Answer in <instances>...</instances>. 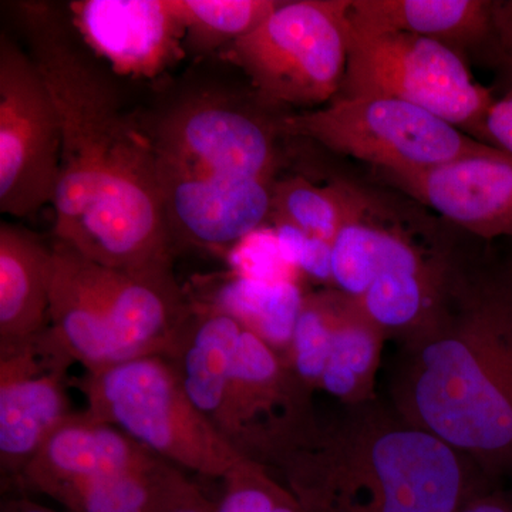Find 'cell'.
<instances>
[{"label":"cell","mask_w":512,"mask_h":512,"mask_svg":"<svg viewBox=\"0 0 512 512\" xmlns=\"http://www.w3.org/2000/svg\"><path fill=\"white\" fill-rule=\"evenodd\" d=\"M457 512H512V500L497 491L483 490L468 498Z\"/></svg>","instance_id":"30"},{"label":"cell","mask_w":512,"mask_h":512,"mask_svg":"<svg viewBox=\"0 0 512 512\" xmlns=\"http://www.w3.org/2000/svg\"><path fill=\"white\" fill-rule=\"evenodd\" d=\"M494 56L505 92L512 90V0H493Z\"/></svg>","instance_id":"27"},{"label":"cell","mask_w":512,"mask_h":512,"mask_svg":"<svg viewBox=\"0 0 512 512\" xmlns=\"http://www.w3.org/2000/svg\"><path fill=\"white\" fill-rule=\"evenodd\" d=\"M511 245H512V241H511ZM507 264L510 265L511 269H512V252H511L510 258L507 259Z\"/></svg>","instance_id":"32"},{"label":"cell","mask_w":512,"mask_h":512,"mask_svg":"<svg viewBox=\"0 0 512 512\" xmlns=\"http://www.w3.org/2000/svg\"><path fill=\"white\" fill-rule=\"evenodd\" d=\"M363 191L350 184L320 185L302 177L274 183V222H285L312 237L333 242L362 200Z\"/></svg>","instance_id":"23"},{"label":"cell","mask_w":512,"mask_h":512,"mask_svg":"<svg viewBox=\"0 0 512 512\" xmlns=\"http://www.w3.org/2000/svg\"><path fill=\"white\" fill-rule=\"evenodd\" d=\"M281 131L224 101L185 103L150 133L158 161L187 173L274 181L275 138Z\"/></svg>","instance_id":"10"},{"label":"cell","mask_w":512,"mask_h":512,"mask_svg":"<svg viewBox=\"0 0 512 512\" xmlns=\"http://www.w3.org/2000/svg\"><path fill=\"white\" fill-rule=\"evenodd\" d=\"M282 133L308 138L343 156L403 177L476 154L488 144L429 111L389 97L335 99L282 117Z\"/></svg>","instance_id":"6"},{"label":"cell","mask_w":512,"mask_h":512,"mask_svg":"<svg viewBox=\"0 0 512 512\" xmlns=\"http://www.w3.org/2000/svg\"><path fill=\"white\" fill-rule=\"evenodd\" d=\"M312 394L284 357L244 329L218 430L239 454L272 467L318 421Z\"/></svg>","instance_id":"9"},{"label":"cell","mask_w":512,"mask_h":512,"mask_svg":"<svg viewBox=\"0 0 512 512\" xmlns=\"http://www.w3.org/2000/svg\"><path fill=\"white\" fill-rule=\"evenodd\" d=\"M84 291L109 325L120 363L173 352L191 315L188 303L168 274H138L109 268L55 242Z\"/></svg>","instance_id":"11"},{"label":"cell","mask_w":512,"mask_h":512,"mask_svg":"<svg viewBox=\"0 0 512 512\" xmlns=\"http://www.w3.org/2000/svg\"><path fill=\"white\" fill-rule=\"evenodd\" d=\"M305 295L293 279L241 275L224 282L205 303L237 320L285 359Z\"/></svg>","instance_id":"22"},{"label":"cell","mask_w":512,"mask_h":512,"mask_svg":"<svg viewBox=\"0 0 512 512\" xmlns=\"http://www.w3.org/2000/svg\"><path fill=\"white\" fill-rule=\"evenodd\" d=\"M394 410L485 478L512 473V269L460 268L443 311L402 340Z\"/></svg>","instance_id":"2"},{"label":"cell","mask_w":512,"mask_h":512,"mask_svg":"<svg viewBox=\"0 0 512 512\" xmlns=\"http://www.w3.org/2000/svg\"><path fill=\"white\" fill-rule=\"evenodd\" d=\"M342 301L343 293L335 288L305 295L285 360L309 392L320 390Z\"/></svg>","instance_id":"24"},{"label":"cell","mask_w":512,"mask_h":512,"mask_svg":"<svg viewBox=\"0 0 512 512\" xmlns=\"http://www.w3.org/2000/svg\"><path fill=\"white\" fill-rule=\"evenodd\" d=\"M386 338L387 333L343 295L320 390L349 407L376 402V377Z\"/></svg>","instance_id":"21"},{"label":"cell","mask_w":512,"mask_h":512,"mask_svg":"<svg viewBox=\"0 0 512 512\" xmlns=\"http://www.w3.org/2000/svg\"><path fill=\"white\" fill-rule=\"evenodd\" d=\"M62 130L55 103L35 62L0 36V211L16 218L55 204Z\"/></svg>","instance_id":"8"},{"label":"cell","mask_w":512,"mask_h":512,"mask_svg":"<svg viewBox=\"0 0 512 512\" xmlns=\"http://www.w3.org/2000/svg\"><path fill=\"white\" fill-rule=\"evenodd\" d=\"M242 332L231 316L207 303H192L190 318L168 356L192 403L217 429Z\"/></svg>","instance_id":"19"},{"label":"cell","mask_w":512,"mask_h":512,"mask_svg":"<svg viewBox=\"0 0 512 512\" xmlns=\"http://www.w3.org/2000/svg\"><path fill=\"white\" fill-rule=\"evenodd\" d=\"M278 0H175L185 40L204 52L248 35L279 5Z\"/></svg>","instance_id":"25"},{"label":"cell","mask_w":512,"mask_h":512,"mask_svg":"<svg viewBox=\"0 0 512 512\" xmlns=\"http://www.w3.org/2000/svg\"><path fill=\"white\" fill-rule=\"evenodd\" d=\"M0 512H60L40 505L36 501L29 500L28 497L8 498L3 501ZM69 512V511H64Z\"/></svg>","instance_id":"31"},{"label":"cell","mask_w":512,"mask_h":512,"mask_svg":"<svg viewBox=\"0 0 512 512\" xmlns=\"http://www.w3.org/2000/svg\"><path fill=\"white\" fill-rule=\"evenodd\" d=\"M215 510H217V503L211 501L202 493L200 487L191 481L183 493L178 495L177 500L164 512H215Z\"/></svg>","instance_id":"29"},{"label":"cell","mask_w":512,"mask_h":512,"mask_svg":"<svg viewBox=\"0 0 512 512\" xmlns=\"http://www.w3.org/2000/svg\"><path fill=\"white\" fill-rule=\"evenodd\" d=\"M16 12L62 130L55 242L109 268L173 272L174 241L150 134L123 110L69 15L43 2L18 3Z\"/></svg>","instance_id":"1"},{"label":"cell","mask_w":512,"mask_h":512,"mask_svg":"<svg viewBox=\"0 0 512 512\" xmlns=\"http://www.w3.org/2000/svg\"><path fill=\"white\" fill-rule=\"evenodd\" d=\"M338 96L406 101L483 143L484 121L497 99L473 79L463 56L439 40L349 23L348 66Z\"/></svg>","instance_id":"7"},{"label":"cell","mask_w":512,"mask_h":512,"mask_svg":"<svg viewBox=\"0 0 512 512\" xmlns=\"http://www.w3.org/2000/svg\"><path fill=\"white\" fill-rule=\"evenodd\" d=\"M348 409L272 466L303 512H457L484 490L474 464L396 410Z\"/></svg>","instance_id":"3"},{"label":"cell","mask_w":512,"mask_h":512,"mask_svg":"<svg viewBox=\"0 0 512 512\" xmlns=\"http://www.w3.org/2000/svg\"><path fill=\"white\" fill-rule=\"evenodd\" d=\"M346 18L352 28L429 37L493 63V0H348Z\"/></svg>","instance_id":"17"},{"label":"cell","mask_w":512,"mask_h":512,"mask_svg":"<svg viewBox=\"0 0 512 512\" xmlns=\"http://www.w3.org/2000/svg\"><path fill=\"white\" fill-rule=\"evenodd\" d=\"M69 366L37 339L0 350V467L18 480L43 444L69 419Z\"/></svg>","instance_id":"12"},{"label":"cell","mask_w":512,"mask_h":512,"mask_svg":"<svg viewBox=\"0 0 512 512\" xmlns=\"http://www.w3.org/2000/svg\"><path fill=\"white\" fill-rule=\"evenodd\" d=\"M69 18L84 45L121 76L154 79L184 55L175 0H80L70 3Z\"/></svg>","instance_id":"13"},{"label":"cell","mask_w":512,"mask_h":512,"mask_svg":"<svg viewBox=\"0 0 512 512\" xmlns=\"http://www.w3.org/2000/svg\"><path fill=\"white\" fill-rule=\"evenodd\" d=\"M394 181L474 237L512 241V154L484 150Z\"/></svg>","instance_id":"15"},{"label":"cell","mask_w":512,"mask_h":512,"mask_svg":"<svg viewBox=\"0 0 512 512\" xmlns=\"http://www.w3.org/2000/svg\"><path fill=\"white\" fill-rule=\"evenodd\" d=\"M190 483L184 470L158 458L150 466L69 485L50 498L69 512H164Z\"/></svg>","instance_id":"20"},{"label":"cell","mask_w":512,"mask_h":512,"mask_svg":"<svg viewBox=\"0 0 512 512\" xmlns=\"http://www.w3.org/2000/svg\"><path fill=\"white\" fill-rule=\"evenodd\" d=\"M279 255L313 281L332 286V242L312 237L285 222H274Z\"/></svg>","instance_id":"26"},{"label":"cell","mask_w":512,"mask_h":512,"mask_svg":"<svg viewBox=\"0 0 512 512\" xmlns=\"http://www.w3.org/2000/svg\"><path fill=\"white\" fill-rule=\"evenodd\" d=\"M70 384L83 394L87 417L117 427L181 470L222 480L244 457L192 403L168 357H137Z\"/></svg>","instance_id":"4"},{"label":"cell","mask_w":512,"mask_h":512,"mask_svg":"<svg viewBox=\"0 0 512 512\" xmlns=\"http://www.w3.org/2000/svg\"><path fill=\"white\" fill-rule=\"evenodd\" d=\"M158 458L117 427L74 413L43 444L16 483L25 491L52 497L69 485L150 466Z\"/></svg>","instance_id":"16"},{"label":"cell","mask_w":512,"mask_h":512,"mask_svg":"<svg viewBox=\"0 0 512 512\" xmlns=\"http://www.w3.org/2000/svg\"><path fill=\"white\" fill-rule=\"evenodd\" d=\"M55 274L53 248L28 229L0 225V350L42 335Z\"/></svg>","instance_id":"18"},{"label":"cell","mask_w":512,"mask_h":512,"mask_svg":"<svg viewBox=\"0 0 512 512\" xmlns=\"http://www.w3.org/2000/svg\"><path fill=\"white\" fill-rule=\"evenodd\" d=\"M158 165L173 241L178 234L198 247H232L271 218L274 181L187 173L160 161Z\"/></svg>","instance_id":"14"},{"label":"cell","mask_w":512,"mask_h":512,"mask_svg":"<svg viewBox=\"0 0 512 512\" xmlns=\"http://www.w3.org/2000/svg\"><path fill=\"white\" fill-rule=\"evenodd\" d=\"M348 0H292L225 47L262 99L312 110L330 103L348 66Z\"/></svg>","instance_id":"5"},{"label":"cell","mask_w":512,"mask_h":512,"mask_svg":"<svg viewBox=\"0 0 512 512\" xmlns=\"http://www.w3.org/2000/svg\"><path fill=\"white\" fill-rule=\"evenodd\" d=\"M484 143L512 154V90L495 99L484 121Z\"/></svg>","instance_id":"28"}]
</instances>
